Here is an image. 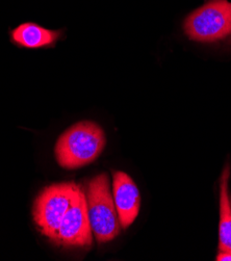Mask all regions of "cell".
I'll use <instances>...</instances> for the list:
<instances>
[{"label":"cell","instance_id":"ba28073f","mask_svg":"<svg viewBox=\"0 0 231 261\" xmlns=\"http://www.w3.org/2000/svg\"><path fill=\"white\" fill-rule=\"evenodd\" d=\"M230 167L223 170L220 181V227H219V252L231 253V205L228 192Z\"/></svg>","mask_w":231,"mask_h":261},{"label":"cell","instance_id":"9c48e42d","mask_svg":"<svg viewBox=\"0 0 231 261\" xmlns=\"http://www.w3.org/2000/svg\"><path fill=\"white\" fill-rule=\"evenodd\" d=\"M216 260H218V261H231V253L219 252Z\"/></svg>","mask_w":231,"mask_h":261},{"label":"cell","instance_id":"30bf717a","mask_svg":"<svg viewBox=\"0 0 231 261\" xmlns=\"http://www.w3.org/2000/svg\"><path fill=\"white\" fill-rule=\"evenodd\" d=\"M230 205H231V201H230Z\"/></svg>","mask_w":231,"mask_h":261},{"label":"cell","instance_id":"277c9868","mask_svg":"<svg viewBox=\"0 0 231 261\" xmlns=\"http://www.w3.org/2000/svg\"><path fill=\"white\" fill-rule=\"evenodd\" d=\"M81 187L74 182H61L44 188L33 206V218L44 237L55 242L60 224Z\"/></svg>","mask_w":231,"mask_h":261},{"label":"cell","instance_id":"8992f818","mask_svg":"<svg viewBox=\"0 0 231 261\" xmlns=\"http://www.w3.org/2000/svg\"><path fill=\"white\" fill-rule=\"evenodd\" d=\"M66 37V29L50 30L39 23L28 21L9 31L10 42L21 49L39 50L55 48Z\"/></svg>","mask_w":231,"mask_h":261},{"label":"cell","instance_id":"3957f363","mask_svg":"<svg viewBox=\"0 0 231 261\" xmlns=\"http://www.w3.org/2000/svg\"><path fill=\"white\" fill-rule=\"evenodd\" d=\"M86 198L91 228L97 242L105 244L116 239L121 225L108 174L97 175L89 182Z\"/></svg>","mask_w":231,"mask_h":261},{"label":"cell","instance_id":"7a4b0ae2","mask_svg":"<svg viewBox=\"0 0 231 261\" xmlns=\"http://www.w3.org/2000/svg\"><path fill=\"white\" fill-rule=\"evenodd\" d=\"M186 36L198 43L231 42V3L211 0L192 12L184 22Z\"/></svg>","mask_w":231,"mask_h":261},{"label":"cell","instance_id":"5b68a950","mask_svg":"<svg viewBox=\"0 0 231 261\" xmlns=\"http://www.w3.org/2000/svg\"><path fill=\"white\" fill-rule=\"evenodd\" d=\"M54 243L65 248H90L92 246L93 231L86 193L82 189L65 214Z\"/></svg>","mask_w":231,"mask_h":261},{"label":"cell","instance_id":"52a82bcc","mask_svg":"<svg viewBox=\"0 0 231 261\" xmlns=\"http://www.w3.org/2000/svg\"><path fill=\"white\" fill-rule=\"evenodd\" d=\"M113 197L120 225L127 229L136 221L141 207L140 191L130 175L120 171L114 172Z\"/></svg>","mask_w":231,"mask_h":261},{"label":"cell","instance_id":"6da1fadb","mask_svg":"<svg viewBox=\"0 0 231 261\" xmlns=\"http://www.w3.org/2000/svg\"><path fill=\"white\" fill-rule=\"evenodd\" d=\"M106 144L105 132L97 123L81 121L69 127L57 141L56 159L64 169H79L95 162Z\"/></svg>","mask_w":231,"mask_h":261}]
</instances>
